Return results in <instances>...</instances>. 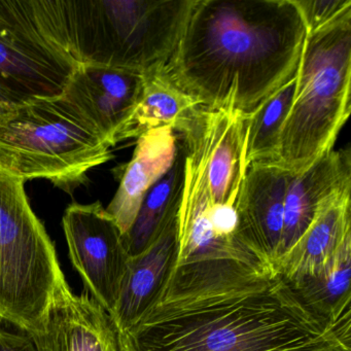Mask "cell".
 Wrapping results in <instances>:
<instances>
[{
    "label": "cell",
    "instance_id": "obj_6",
    "mask_svg": "<svg viewBox=\"0 0 351 351\" xmlns=\"http://www.w3.org/2000/svg\"><path fill=\"white\" fill-rule=\"evenodd\" d=\"M110 149L62 96L0 116V168L25 182L45 178L71 193L112 159Z\"/></svg>",
    "mask_w": 351,
    "mask_h": 351
},
{
    "label": "cell",
    "instance_id": "obj_3",
    "mask_svg": "<svg viewBox=\"0 0 351 351\" xmlns=\"http://www.w3.org/2000/svg\"><path fill=\"white\" fill-rule=\"evenodd\" d=\"M351 10L307 34L277 163L293 174L334 149L351 112Z\"/></svg>",
    "mask_w": 351,
    "mask_h": 351
},
{
    "label": "cell",
    "instance_id": "obj_5",
    "mask_svg": "<svg viewBox=\"0 0 351 351\" xmlns=\"http://www.w3.org/2000/svg\"><path fill=\"white\" fill-rule=\"evenodd\" d=\"M69 287L56 248L30 206L25 180L0 168V322L36 334Z\"/></svg>",
    "mask_w": 351,
    "mask_h": 351
},
{
    "label": "cell",
    "instance_id": "obj_11",
    "mask_svg": "<svg viewBox=\"0 0 351 351\" xmlns=\"http://www.w3.org/2000/svg\"><path fill=\"white\" fill-rule=\"evenodd\" d=\"M36 351H120L110 314L87 293L71 287L51 305L44 328L30 335Z\"/></svg>",
    "mask_w": 351,
    "mask_h": 351
},
{
    "label": "cell",
    "instance_id": "obj_20",
    "mask_svg": "<svg viewBox=\"0 0 351 351\" xmlns=\"http://www.w3.org/2000/svg\"><path fill=\"white\" fill-rule=\"evenodd\" d=\"M307 34L316 32L351 10V0H293Z\"/></svg>",
    "mask_w": 351,
    "mask_h": 351
},
{
    "label": "cell",
    "instance_id": "obj_12",
    "mask_svg": "<svg viewBox=\"0 0 351 351\" xmlns=\"http://www.w3.org/2000/svg\"><path fill=\"white\" fill-rule=\"evenodd\" d=\"M348 191H351L349 147L332 149L305 171L295 174L285 196L278 260L300 239L328 203Z\"/></svg>",
    "mask_w": 351,
    "mask_h": 351
},
{
    "label": "cell",
    "instance_id": "obj_13",
    "mask_svg": "<svg viewBox=\"0 0 351 351\" xmlns=\"http://www.w3.org/2000/svg\"><path fill=\"white\" fill-rule=\"evenodd\" d=\"M176 250V217L145 252L131 256L114 314L110 316L117 332H125L136 324L155 303L171 272Z\"/></svg>",
    "mask_w": 351,
    "mask_h": 351
},
{
    "label": "cell",
    "instance_id": "obj_9",
    "mask_svg": "<svg viewBox=\"0 0 351 351\" xmlns=\"http://www.w3.org/2000/svg\"><path fill=\"white\" fill-rule=\"evenodd\" d=\"M293 176L277 162L250 164L235 203L237 239L273 273L282 238L285 196Z\"/></svg>",
    "mask_w": 351,
    "mask_h": 351
},
{
    "label": "cell",
    "instance_id": "obj_2",
    "mask_svg": "<svg viewBox=\"0 0 351 351\" xmlns=\"http://www.w3.org/2000/svg\"><path fill=\"white\" fill-rule=\"evenodd\" d=\"M120 351H350L278 275L221 289L158 295Z\"/></svg>",
    "mask_w": 351,
    "mask_h": 351
},
{
    "label": "cell",
    "instance_id": "obj_10",
    "mask_svg": "<svg viewBox=\"0 0 351 351\" xmlns=\"http://www.w3.org/2000/svg\"><path fill=\"white\" fill-rule=\"evenodd\" d=\"M145 75L128 69L82 63L62 97L110 145L132 116Z\"/></svg>",
    "mask_w": 351,
    "mask_h": 351
},
{
    "label": "cell",
    "instance_id": "obj_17",
    "mask_svg": "<svg viewBox=\"0 0 351 351\" xmlns=\"http://www.w3.org/2000/svg\"><path fill=\"white\" fill-rule=\"evenodd\" d=\"M200 108L196 99L182 91L163 69L145 73L141 99L128 122L117 137V143L138 138L147 131L160 127H171L173 130Z\"/></svg>",
    "mask_w": 351,
    "mask_h": 351
},
{
    "label": "cell",
    "instance_id": "obj_19",
    "mask_svg": "<svg viewBox=\"0 0 351 351\" xmlns=\"http://www.w3.org/2000/svg\"><path fill=\"white\" fill-rule=\"evenodd\" d=\"M297 75L263 101L244 114L246 126V166L277 162L280 132L295 95Z\"/></svg>",
    "mask_w": 351,
    "mask_h": 351
},
{
    "label": "cell",
    "instance_id": "obj_1",
    "mask_svg": "<svg viewBox=\"0 0 351 351\" xmlns=\"http://www.w3.org/2000/svg\"><path fill=\"white\" fill-rule=\"evenodd\" d=\"M306 38L293 0H196L164 71L200 108L248 114L295 77Z\"/></svg>",
    "mask_w": 351,
    "mask_h": 351
},
{
    "label": "cell",
    "instance_id": "obj_16",
    "mask_svg": "<svg viewBox=\"0 0 351 351\" xmlns=\"http://www.w3.org/2000/svg\"><path fill=\"white\" fill-rule=\"evenodd\" d=\"M351 239L347 240L326 270L314 277L287 282L316 318L350 345Z\"/></svg>",
    "mask_w": 351,
    "mask_h": 351
},
{
    "label": "cell",
    "instance_id": "obj_4",
    "mask_svg": "<svg viewBox=\"0 0 351 351\" xmlns=\"http://www.w3.org/2000/svg\"><path fill=\"white\" fill-rule=\"evenodd\" d=\"M196 0H63L80 63L145 73L163 69Z\"/></svg>",
    "mask_w": 351,
    "mask_h": 351
},
{
    "label": "cell",
    "instance_id": "obj_21",
    "mask_svg": "<svg viewBox=\"0 0 351 351\" xmlns=\"http://www.w3.org/2000/svg\"><path fill=\"white\" fill-rule=\"evenodd\" d=\"M0 351H36L28 335L14 334L0 326Z\"/></svg>",
    "mask_w": 351,
    "mask_h": 351
},
{
    "label": "cell",
    "instance_id": "obj_7",
    "mask_svg": "<svg viewBox=\"0 0 351 351\" xmlns=\"http://www.w3.org/2000/svg\"><path fill=\"white\" fill-rule=\"evenodd\" d=\"M80 64L63 0H0V116L61 97Z\"/></svg>",
    "mask_w": 351,
    "mask_h": 351
},
{
    "label": "cell",
    "instance_id": "obj_18",
    "mask_svg": "<svg viewBox=\"0 0 351 351\" xmlns=\"http://www.w3.org/2000/svg\"><path fill=\"white\" fill-rule=\"evenodd\" d=\"M184 169V147L178 139V152L171 167L145 195L132 227L123 236L129 256H138L145 252L178 215Z\"/></svg>",
    "mask_w": 351,
    "mask_h": 351
},
{
    "label": "cell",
    "instance_id": "obj_8",
    "mask_svg": "<svg viewBox=\"0 0 351 351\" xmlns=\"http://www.w3.org/2000/svg\"><path fill=\"white\" fill-rule=\"evenodd\" d=\"M62 225L85 291L112 316L131 258L116 221L97 201L69 205Z\"/></svg>",
    "mask_w": 351,
    "mask_h": 351
},
{
    "label": "cell",
    "instance_id": "obj_14",
    "mask_svg": "<svg viewBox=\"0 0 351 351\" xmlns=\"http://www.w3.org/2000/svg\"><path fill=\"white\" fill-rule=\"evenodd\" d=\"M350 193H342L320 210L300 239L277 261L275 274L291 282L316 276L328 268L351 239Z\"/></svg>",
    "mask_w": 351,
    "mask_h": 351
},
{
    "label": "cell",
    "instance_id": "obj_15",
    "mask_svg": "<svg viewBox=\"0 0 351 351\" xmlns=\"http://www.w3.org/2000/svg\"><path fill=\"white\" fill-rule=\"evenodd\" d=\"M178 147V137L171 127L153 129L137 138L132 159L106 208L123 236L132 227L145 195L171 167Z\"/></svg>",
    "mask_w": 351,
    "mask_h": 351
}]
</instances>
